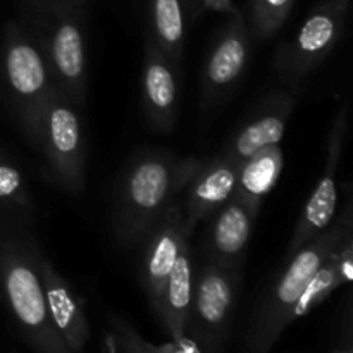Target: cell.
<instances>
[{
  "label": "cell",
  "mask_w": 353,
  "mask_h": 353,
  "mask_svg": "<svg viewBox=\"0 0 353 353\" xmlns=\"http://www.w3.org/2000/svg\"><path fill=\"white\" fill-rule=\"evenodd\" d=\"M203 161L171 152H140L124 168L112 207L114 238L121 247H137L196 174Z\"/></svg>",
  "instance_id": "1"
},
{
  "label": "cell",
  "mask_w": 353,
  "mask_h": 353,
  "mask_svg": "<svg viewBox=\"0 0 353 353\" xmlns=\"http://www.w3.org/2000/svg\"><path fill=\"white\" fill-rule=\"evenodd\" d=\"M24 224L6 219L0 231V288L23 333L37 353H74L55 327L37 268V241Z\"/></svg>",
  "instance_id": "2"
},
{
  "label": "cell",
  "mask_w": 353,
  "mask_h": 353,
  "mask_svg": "<svg viewBox=\"0 0 353 353\" xmlns=\"http://www.w3.org/2000/svg\"><path fill=\"white\" fill-rule=\"evenodd\" d=\"M352 202L347 203L336 223L310 241H307L293 257H290L285 272L262 295L247 336V353H269L281 338L288 324V314L303 290L327 259L352 236Z\"/></svg>",
  "instance_id": "3"
},
{
  "label": "cell",
  "mask_w": 353,
  "mask_h": 353,
  "mask_svg": "<svg viewBox=\"0 0 353 353\" xmlns=\"http://www.w3.org/2000/svg\"><path fill=\"white\" fill-rule=\"evenodd\" d=\"M2 83L14 116L28 140L38 148L43 107L55 90L37 41L24 24L7 23L2 40Z\"/></svg>",
  "instance_id": "4"
},
{
  "label": "cell",
  "mask_w": 353,
  "mask_h": 353,
  "mask_svg": "<svg viewBox=\"0 0 353 353\" xmlns=\"http://www.w3.org/2000/svg\"><path fill=\"white\" fill-rule=\"evenodd\" d=\"M23 16L24 28L41 50L55 88L74 107L85 105L88 68L81 14L24 7Z\"/></svg>",
  "instance_id": "5"
},
{
  "label": "cell",
  "mask_w": 353,
  "mask_h": 353,
  "mask_svg": "<svg viewBox=\"0 0 353 353\" xmlns=\"http://www.w3.org/2000/svg\"><path fill=\"white\" fill-rule=\"evenodd\" d=\"M240 281L241 268H226L210 261H205L199 272H193L186 334L202 353L223 352Z\"/></svg>",
  "instance_id": "6"
},
{
  "label": "cell",
  "mask_w": 353,
  "mask_h": 353,
  "mask_svg": "<svg viewBox=\"0 0 353 353\" xmlns=\"http://www.w3.org/2000/svg\"><path fill=\"white\" fill-rule=\"evenodd\" d=\"M38 150L45 155L61 188L78 196L85 188L86 150L81 121L74 105L57 88L48 97L40 124Z\"/></svg>",
  "instance_id": "7"
},
{
  "label": "cell",
  "mask_w": 353,
  "mask_h": 353,
  "mask_svg": "<svg viewBox=\"0 0 353 353\" xmlns=\"http://www.w3.org/2000/svg\"><path fill=\"white\" fill-rule=\"evenodd\" d=\"M350 0H326L310 12L299 33L274 52L279 78L296 86L331 54L343 33Z\"/></svg>",
  "instance_id": "8"
},
{
  "label": "cell",
  "mask_w": 353,
  "mask_h": 353,
  "mask_svg": "<svg viewBox=\"0 0 353 353\" xmlns=\"http://www.w3.org/2000/svg\"><path fill=\"white\" fill-rule=\"evenodd\" d=\"M190 238L192 236L185 230V207L176 199L140 243V281L155 316L161 309L165 283L179 248Z\"/></svg>",
  "instance_id": "9"
},
{
  "label": "cell",
  "mask_w": 353,
  "mask_h": 353,
  "mask_svg": "<svg viewBox=\"0 0 353 353\" xmlns=\"http://www.w3.org/2000/svg\"><path fill=\"white\" fill-rule=\"evenodd\" d=\"M348 123V103L341 105L338 110V116L331 128L330 140H327V155L326 165H324L323 176L317 183L316 190L307 200L302 214H300L296 226L293 230V236L290 240L288 252H286V261L296 254L307 241L316 238L323 233L334 219L338 203V188H336V174L338 165L341 161V152H343L345 133H347Z\"/></svg>",
  "instance_id": "10"
},
{
  "label": "cell",
  "mask_w": 353,
  "mask_h": 353,
  "mask_svg": "<svg viewBox=\"0 0 353 353\" xmlns=\"http://www.w3.org/2000/svg\"><path fill=\"white\" fill-rule=\"evenodd\" d=\"M250 55V33L241 12L231 14L217 34L202 74V107L214 109L240 81Z\"/></svg>",
  "instance_id": "11"
},
{
  "label": "cell",
  "mask_w": 353,
  "mask_h": 353,
  "mask_svg": "<svg viewBox=\"0 0 353 353\" xmlns=\"http://www.w3.org/2000/svg\"><path fill=\"white\" fill-rule=\"evenodd\" d=\"M241 161L219 154L210 161H203L196 174L186 186L185 230L192 236L199 223L216 214L233 195L234 183Z\"/></svg>",
  "instance_id": "12"
},
{
  "label": "cell",
  "mask_w": 353,
  "mask_h": 353,
  "mask_svg": "<svg viewBox=\"0 0 353 353\" xmlns=\"http://www.w3.org/2000/svg\"><path fill=\"white\" fill-rule=\"evenodd\" d=\"M295 103V97L285 92L264 97L221 152L243 162L261 148L278 145L285 137Z\"/></svg>",
  "instance_id": "13"
},
{
  "label": "cell",
  "mask_w": 353,
  "mask_h": 353,
  "mask_svg": "<svg viewBox=\"0 0 353 353\" xmlns=\"http://www.w3.org/2000/svg\"><path fill=\"white\" fill-rule=\"evenodd\" d=\"M37 268L45 302L55 327L72 352L81 353L88 343L92 327L78 295L40 247L37 248Z\"/></svg>",
  "instance_id": "14"
},
{
  "label": "cell",
  "mask_w": 353,
  "mask_h": 353,
  "mask_svg": "<svg viewBox=\"0 0 353 353\" xmlns=\"http://www.w3.org/2000/svg\"><path fill=\"white\" fill-rule=\"evenodd\" d=\"M141 103L147 121L154 130L171 133L178 116V79L174 65L145 37Z\"/></svg>",
  "instance_id": "15"
},
{
  "label": "cell",
  "mask_w": 353,
  "mask_h": 353,
  "mask_svg": "<svg viewBox=\"0 0 353 353\" xmlns=\"http://www.w3.org/2000/svg\"><path fill=\"white\" fill-rule=\"evenodd\" d=\"M257 207L231 195L217 210L205 234V261L241 268L245 248L248 245L252 228L259 216Z\"/></svg>",
  "instance_id": "16"
},
{
  "label": "cell",
  "mask_w": 353,
  "mask_h": 353,
  "mask_svg": "<svg viewBox=\"0 0 353 353\" xmlns=\"http://www.w3.org/2000/svg\"><path fill=\"white\" fill-rule=\"evenodd\" d=\"M193 299V261L190 240L179 248L174 265L171 269L157 319L165 327L171 340H179L186 334L190 307Z\"/></svg>",
  "instance_id": "17"
},
{
  "label": "cell",
  "mask_w": 353,
  "mask_h": 353,
  "mask_svg": "<svg viewBox=\"0 0 353 353\" xmlns=\"http://www.w3.org/2000/svg\"><path fill=\"white\" fill-rule=\"evenodd\" d=\"M353 276V236H348L345 243L327 259L326 264L314 274L307 288L295 302L288 314V324L307 316L310 310L324 302L334 290L352 281Z\"/></svg>",
  "instance_id": "18"
},
{
  "label": "cell",
  "mask_w": 353,
  "mask_h": 353,
  "mask_svg": "<svg viewBox=\"0 0 353 353\" xmlns=\"http://www.w3.org/2000/svg\"><path fill=\"white\" fill-rule=\"evenodd\" d=\"M283 165H285V154L279 143L261 148L241 162L233 196L261 209L264 196L278 183Z\"/></svg>",
  "instance_id": "19"
},
{
  "label": "cell",
  "mask_w": 353,
  "mask_h": 353,
  "mask_svg": "<svg viewBox=\"0 0 353 353\" xmlns=\"http://www.w3.org/2000/svg\"><path fill=\"white\" fill-rule=\"evenodd\" d=\"M147 38L174 68L181 64L185 48V3L183 0L148 2Z\"/></svg>",
  "instance_id": "20"
},
{
  "label": "cell",
  "mask_w": 353,
  "mask_h": 353,
  "mask_svg": "<svg viewBox=\"0 0 353 353\" xmlns=\"http://www.w3.org/2000/svg\"><path fill=\"white\" fill-rule=\"evenodd\" d=\"M0 207L7 219L26 224L33 219L34 205L24 174L0 154Z\"/></svg>",
  "instance_id": "21"
},
{
  "label": "cell",
  "mask_w": 353,
  "mask_h": 353,
  "mask_svg": "<svg viewBox=\"0 0 353 353\" xmlns=\"http://www.w3.org/2000/svg\"><path fill=\"white\" fill-rule=\"evenodd\" d=\"M295 0H252V33L259 40L274 37L288 19Z\"/></svg>",
  "instance_id": "22"
},
{
  "label": "cell",
  "mask_w": 353,
  "mask_h": 353,
  "mask_svg": "<svg viewBox=\"0 0 353 353\" xmlns=\"http://www.w3.org/2000/svg\"><path fill=\"white\" fill-rule=\"evenodd\" d=\"M110 333L117 353H155L152 343L145 341L138 331L121 317H110Z\"/></svg>",
  "instance_id": "23"
},
{
  "label": "cell",
  "mask_w": 353,
  "mask_h": 353,
  "mask_svg": "<svg viewBox=\"0 0 353 353\" xmlns=\"http://www.w3.org/2000/svg\"><path fill=\"white\" fill-rule=\"evenodd\" d=\"M88 0H24V7L47 10H68V12L85 14Z\"/></svg>",
  "instance_id": "24"
},
{
  "label": "cell",
  "mask_w": 353,
  "mask_h": 353,
  "mask_svg": "<svg viewBox=\"0 0 353 353\" xmlns=\"http://www.w3.org/2000/svg\"><path fill=\"white\" fill-rule=\"evenodd\" d=\"M152 350L155 353H202V350L199 348V345L185 334L179 340H171L168 343L162 345H152Z\"/></svg>",
  "instance_id": "25"
},
{
  "label": "cell",
  "mask_w": 353,
  "mask_h": 353,
  "mask_svg": "<svg viewBox=\"0 0 353 353\" xmlns=\"http://www.w3.org/2000/svg\"><path fill=\"white\" fill-rule=\"evenodd\" d=\"M203 9L207 10H216V12H224V14H234L238 12V9L234 7L233 0H200Z\"/></svg>",
  "instance_id": "26"
},
{
  "label": "cell",
  "mask_w": 353,
  "mask_h": 353,
  "mask_svg": "<svg viewBox=\"0 0 353 353\" xmlns=\"http://www.w3.org/2000/svg\"><path fill=\"white\" fill-rule=\"evenodd\" d=\"M200 0H183V3H185V7H192V9H195V6L199 3Z\"/></svg>",
  "instance_id": "27"
},
{
  "label": "cell",
  "mask_w": 353,
  "mask_h": 353,
  "mask_svg": "<svg viewBox=\"0 0 353 353\" xmlns=\"http://www.w3.org/2000/svg\"><path fill=\"white\" fill-rule=\"evenodd\" d=\"M334 353H352L350 348H345V350H336Z\"/></svg>",
  "instance_id": "28"
}]
</instances>
